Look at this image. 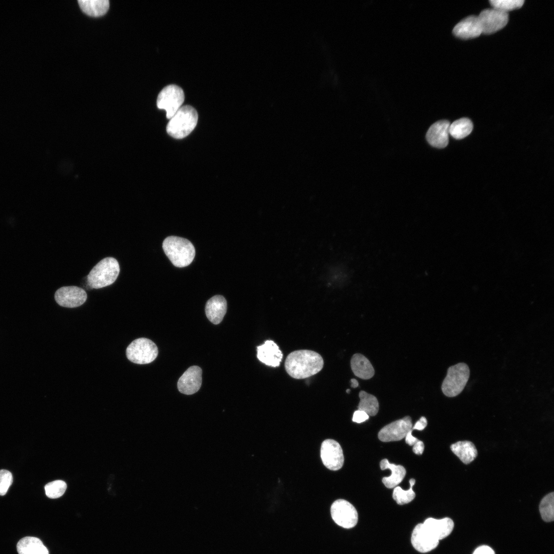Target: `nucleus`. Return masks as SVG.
Segmentation results:
<instances>
[{"label":"nucleus","instance_id":"nucleus-1","mask_svg":"<svg viewBox=\"0 0 554 554\" xmlns=\"http://www.w3.org/2000/svg\"><path fill=\"white\" fill-rule=\"evenodd\" d=\"M324 360L318 352L307 349L291 352L287 357L284 364L287 373L295 379L311 377L323 368Z\"/></svg>","mask_w":554,"mask_h":554},{"label":"nucleus","instance_id":"nucleus-12","mask_svg":"<svg viewBox=\"0 0 554 554\" xmlns=\"http://www.w3.org/2000/svg\"><path fill=\"white\" fill-rule=\"evenodd\" d=\"M411 419L405 417L385 426L378 433L379 440L384 442L400 441L412 429Z\"/></svg>","mask_w":554,"mask_h":554},{"label":"nucleus","instance_id":"nucleus-27","mask_svg":"<svg viewBox=\"0 0 554 554\" xmlns=\"http://www.w3.org/2000/svg\"><path fill=\"white\" fill-rule=\"evenodd\" d=\"M554 493L552 492L545 496L541 500L539 510L543 520L551 522L554 519Z\"/></svg>","mask_w":554,"mask_h":554},{"label":"nucleus","instance_id":"nucleus-34","mask_svg":"<svg viewBox=\"0 0 554 554\" xmlns=\"http://www.w3.org/2000/svg\"><path fill=\"white\" fill-rule=\"evenodd\" d=\"M427 425V421L426 419L424 417H422L420 420L416 422L414 426L412 428V429L422 430L426 427Z\"/></svg>","mask_w":554,"mask_h":554},{"label":"nucleus","instance_id":"nucleus-21","mask_svg":"<svg viewBox=\"0 0 554 554\" xmlns=\"http://www.w3.org/2000/svg\"><path fill=\"white\" fill-rule=\"evenodd\" d=\"M380 466L382 470L389 469L391 471V474L389 477L382 479V482L388 488L397 486L405 476L406 471L403 466L390 463L386 459H383L380 462Z\"/></svg>","mask_w":554,"mask_h":554},{"label":"nucleus","instance_id":"nucleus-10","mask_svg":"<svg viewBox=\"0 0 554 554\" xmlns=\"http://www.w3.org/2000/svg\"><path fill=\"white\" fill-rule=\"evenodd\" d=\"M54 298L60 306L73 308L83 305L87 300V294L86 291L80 287L64 286L55 291Z\"/></svg>","mask_w":554,"mask_h":554},{"label":"nucleus","instance_id":"nucleus-2","mask_svg":"<svg viewBox=\"0 0 554 554\" xmlns=\"http://www.w3.org/2000/svg\"><path fill=\"white\" fill-rule=\"evenodd\" d=\"M120 271L118 261L111 257L105 258L98 262L87 276V288L100 289L113 284Z\"/></svg>","mask_w":554,"mask_h":554},{"label":"nucleus","instance_id":"nucleus-23","mask_svg":"<svg viewBox=\"0 0 554 554\" xmlns=\"http://www.w3.org/2000/svg\"><path fill=\"white\" fill-rule=\"evenodd\" d=\"M451 451L464 464L472 462L478 454L474 445L468 441H459L450 446Z\"/></svg>","mask_w":554,"mask_h":554},{"label":"nucleus","instance_id":"nucleus-11","mask_svg":"<svg viewBox=\"0 0 554 554\" xmlns=\"http://www.w3.org/2000/svg\"><path fill=\"white\" fill-rule=\"evenodd\" d=\"M321 458L324 466L335 471L341 469L344 464L343 450L338 442L332 439L324 440L321 447Z\"/></svg>","mask_w":554,"mask_h":554},{"label":"nucleus","instance_id":"nucleus-24","mask_svg":"<svg viewBox=\"0 0 554 554\" xmlns=\"http://www.w3.org/2000/svg\"><path fill=\"white\" fill-rule=\"evenodd\" d=\"M82 10L91 16H100L105 14L109 7L108 0H78Z\"/></svg>","mask_w":554,"mask_h":554},{"label":"nucleus","instance_id":"nucleus-29","mask_svg":"<svg viewBox=\"0 0 554 554\" xmlns=\"http://www.w3.org/2000/svg\"><path fill=\"white\" fill-rule=\"evenodd\" d=\"M67 488L66 483L62 480H55L47 484L45 486L46 496L51 499H56L63 495Z\"/></svg>","mask_w":554,"mask_h":554},{"label":"nucleus","instance_id":"nucleus-32","mask_svg":"<svg viewBox=\"0 0 554 554\" xmlns=\"http://www.w3.org/2000/svg\"><path fill=\"white\" fill-rule=\"evenodd\" d=\"M368 419L369 416L365 412L357 410L354 412L352 420L353 422L361 423L366 421Z\"/></svg>","mask_w":554,"mask_h":554},{"label":"nucleus","instance_id":"nucleus-16","mask_svg":"<svg viewBox=\"0 0 554 554\" xmlns=\"http://www.w3.org/2000/svg\"><path fill=\"white\" fill-rule=\"evenodd\" d=\"M452 33L457 37L464 39L480 36L482 31L478 16L470 15L460 21L454 27Z\"/></svg>","mask_w":554,"mask_h":554},{"label":"nucleus","instance_id":"nucleus-31","mask_svg":"<svg viewBox=\"0 0 554 554\" xmlns=\"http://www.w3.org/2000/svg\"><path fill=\"white\" fill-rule=\"evenodd\" d=\"M12 473L8 470H0V496H4L12 483Z\"/></svg>","mask_w":554,"mask_h":554},{"label":"nucleus","instance_id":"nucleus-26","mask_svg":"<svg viewBox=\"0 0 554 554\" xmlns=\"http://www.w3.org/2000/svg\"><path fill=\"white\" fill-rule=\"evenodd\" d=\"M359 398L358 410L365 412L369 416H374L378 413L379 405L375 396L362 390L359 392Z\"/></svg>","mask_w":554,"mask_h":554},{"label":"nucleus","instance_id":"nucleus-4","mask_svg":"<svg viewBox=\"0 0 554 554\" xmlns=\"http://www.w3.org/2000/svg\"><path fill=\"white\" fill-rule=\"evenodd\" d=\"M197 120L196 110L190 105L183 106L170 119L166 126L167 132L174 138H183L194 129Z\"/></svg>","mask_w":554,"mask_h":554},{"label":"nucleus","instance_id":"nucleus-25","mask_svg":"<svg viewBox=\"0 0 554 554\" xmlns=\"http://www.w3.org/2000/svg\"><path fill=\"white\" fill-rule=\"evenodd\" d=\"M472 129L473 124L471 120L468 118L463 117L450 124L448 132L453 138L460 140L468 135Z\"/></svg>","mask_w":554,"mask_h":554},{"label":"nucleus","instance_id":"nucleus-8","mask_svg":"<svg viewBox=\"0 0 554 554\" xmlns=\"http://www.w3.org/2000/svg\"><path fill=\"white\" fill-rule=\"evenodd\" d=\"M330 512L335 523L343 528H351L357 524V511L353 505L345 500L335 501L331 505Z\"/></svg>","mask_w":554,"mask_h":554},{"label":"nucleus","instance_id":"nucleus-6","mask_svg":"<svg viewBox=\"0 0 554 554\" xmlns=\"http://www.w3.org/2000/svg\"><path fill=\"white\" fill-rule=\"evenodd\" d=\"M126 356L131 362L137 364L151 363L157 356L158 349L151 340L141 338L133 341L126 349Z\"/></svg>","mask_w":554,"mask_h":554},{"label":"nucleus","instance_id":"nucleus-17","mask_svg":"<svg viewBox=\"0 0 554 554\" xmlns=\"http://www.w3.org/2000/svg\"><path fill=\"white\" fill-rule=\"evenodd\" d=\"M258 359L265 365L276 367L280 366L283 354L279 346L272 340H267L257 347Z\"/></svg>","mask_w":554,"mask_h":554},{"label":"nucleus","instance_id":"nucleus-18","mask_svg":"<svg viewBox=\"0 0 554 554\" xmlns=\"http://www.w3.org/2000/svg\"><path fill=\"white\" fill-rule=\"evenodd\" d=\"M226 311L227 302L222 295H214L206 303V315L208 319L214 324H219L222 322Z\"/></svg>","mask_w":554,"mask_h":554},{"label":"nucleus","instance_id":"nucleus-33","mask_svg":"<svg viewBox=\"0 0 554 554\" xmlns=\"http://www.w3.org/2000/svg\"><path fill=\"white\" fill-rule=\"evenodd\" d=\"M472 554H495V552L489 546L482 545L477 548Z\"/></svg>","mask_w":554,"mask_h":554},{"label":"nucleus","instance_id":"nucleus-30","mask_svg":"<svg viewBox=\"0 0 554 554\" xmlns=\"http://www.w3.org/2000/svg\"><path fill=\"white\" fill-rule=\"evenodd\" d=\"M489 3L493 8L507 12L521 8L524 0H490Z\"/></svg>","mask_w":554,"mask_h":554},{"label":"nucleus","instance_id":"nucleus-22","mask_svg":"<svg viewBox=\"0 0 554 554\" xmlns=\"http://www.w3.org/2000/svg\"><path fill=\"white\" fill-rule=\"evenodd\" d=\"M18 554H49V551L40 539L33 537H26L21 539L17 544Z\"/></svg>","mask_w":554,"mask_h":554},{"label":"nucleus","instance_id":"nucleus-5","mask_svg":"<svg viewBox=\"0 0 554 554\" xmlns=\"http://www.w3.org/2000/svg\"><path fill=\"white\" fill-rule=\"evenodd\" d=\"M470 370L465 363L450 366L443 381L441 389L446 396L454 397L464 389L469 378Z\"/></svg>","mask_w":554,"mask_h":554},{"label":"nucleus","instance_id":"nucleus-35","mask_svg":"<svg viewBox=\"0 0 554 554\" xmlns=\"http://www.w3.org/2000/svg\"><path fill=\"white\" fill-rule=\"evenodd\" d=\"M424 445L422 441L419 440L413 445L412 451L416 454H422L424 451Z\"/></svg>","mask_w":554,"mask_h":554},{"label":"nucleus","instance_id":"nucleus-37","mask_svg":"<svg viewBox=\"0 0 554 554\" xmlns=\"http://www.w3.org/2000/svg\"><path fill=\"white\" fill-rule=\"evenodd\" d=\"M351 387L352 388H356L359 385L358 381L355 379H352L350 380Z\"/></svg>","mask_w":554,"mask_h":554},{"label":"nucleus","instance_id":"nucleus-28","mask_svg":"<svg viewBox=\"0 0 554 554\" xmlns=\"http://www.w3.org/2000/svg\"><path fill=\"white\" fill-rule=\"evenodd\" d=\"M416 480L411 479L409 480L410 487L408 490H403L400 486L394 487L392 497L396 502L399 505L407 504L412 501L415 498V492L412 490V486L414 485Z\"/></svg>","mask_w":554,"mask_h":554},{"label":"nucleus","instance_id":"nucleus-3","mask_svg":"<svg viewBox=\"0 0 554 554\" xmlns=\"http://www.w3.org/2000/svg\"><path fill=\"white\" fill-rule=\"evenodd\" d=\"M162 247L171 262L177 267L188 266L195 256L194 247L191 242L185 238L169 236L164 240Z\"/></svg>","mask_w":554,"mask_h":554},{"label":"nucleus","instance_id":"nucleus-13","mask_svg":"<svg viewBox=\"0 0 554 554\" xmlns=\"http://www.w3.org/2000/svg\"><path fill=\"white\" fill-rule=\"evenodd\" d=\"M202 370L197 366L188 368L177 382L179 391L185 394H192L196 392L202 385Z\"/></svg>","mask_w":554,"mask_h":554},{"label":"nucleus","instance_id":"nucleus-15","mask_svg":"<svg viewBox=\"0 0 554 554\" xmlns=\"http://www.w3.org/2000/svg\"><path fill=\"white\" fill-rule=\"evenodd\" d=\"M450 124L447 120H441L433 123L426 133V139L429 144L438 148L446 147L448 144Z\"/></svg>","mask_w":554,"mask_h":554},{"label":"nucleus","instance_id":"nucleus-38","mask_svg":"<svg viewBox=\"0 0 554 554\" xmlns=\"http://www.w3.org/2000/svg\"><path fill=\"white\" fill-rule=\"evenodd\" d=\"M350 392V389H347V390H346V392H347V393H349Z\"/></svg>","mask_w":554,"mask_h":554},{"label":"nucleus","instance_id":"nucleus-9","mask_svg":"<svg viewBox=\"0 0 554 554\" xmlns=\"http://www.w3.org/2000/svg\"><path fill=\"white\" fill-rule=\"evenodd\" d=\"M478 17L482 33L486 34H492L501 30L507 25L509 19L507 12L493 8L483 10Z\"/></svg>","mask_w":554,"mask_h":554},{"label":"nucleus","instance_id":"nucleus-19","mask_svg":"<svg viewBox=\"0 0 554 554\" xmlns=\"http://www.w3.org/2000/svg\"><path fill=\"white\" fill-rule=\"evenodd\" d=\"M426 529L438 540L447 537L454 527L453 521L449 518L436 519L429 518L423 523Z\"/></svg>","mask_w":554,"mask_h":554},{"label":"nucleus","instance_id":"nucleus-14","mask_svg":"<svg viewBox=\"0 0 554 554\" xmlns=\"http://www.w3.org/2000/svg\"><path fill=\"white\" fill-rule=\"evenodd\" d=\"M411 542L417 550L425 553L437 547L439 540L426 529L423 523H420L416 526L412 531Z\"/></svg>","mask_w":554,"mask_h":554},{"label":"nucleus","instance_id":"nucleus-36","mask_svg":"<svg viewBox=\"0 0 554 554\" xmlns=\"http://www.w3.org/2000/svg\"><path fill=\"white\" fill-rule=\"evenodd\" d=\"M412 429H410L406 434L405 441L407 444L410 446H413L418 441V439L412 435Z\"/></svg>","mask_w":554,"mask_h":554},{"label":"nucleus","instance_id":"nucleus-7","mask_svg":"<svg viewBox=\"0 0 554 554\" xmlns=\"http://www.w3.org/2000/svg\"><path fill=\"white\" fill-rule=\"evenodd\" d=\"M184 99L183 89L171 84L165 87L159 93L156 105L158 108L166 111V117L170 119L181 107Z\"/></svg>","mask_w":554,"mask_h":554},{"label":"nucleus","instance_id":"nucleus-20","mask_svg":"<svg viewBox=\"0 0 554 554\" xmlns=\"http://www.w3.org/2000/svg\"><path fill=\"white\" fill-rule=\"evenodd\" d=\"M350 365L354 374L359 378L368 380L374 374V368L368 359L360 353H355L351 358Z\"/></svg>","mask_w":554,"mask_h":554}]
</instances>
